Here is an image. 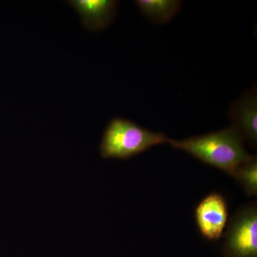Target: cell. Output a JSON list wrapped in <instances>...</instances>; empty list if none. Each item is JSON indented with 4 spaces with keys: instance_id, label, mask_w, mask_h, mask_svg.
Returning a JSON list of instances; mask_svg holds the SVG:
<instances>
[{
    "instance_id": "6da1fadb",
    "label": "cell",
    "mask_w": 257,
    "mask_h": 257,
    "mask_svg": "<svg viewBox=\"0 0 257 257\" xmlns=\"http://www.w3.org/2000/svg\"><path fill=\"white\" fill-rule=\"evenodd\" d=\"M243 139L233 126L185 140L169 139L167 143L208 165L234 176L238 168L253 158L243 145Z\"/></svg>"
},
{
    "instance_id": "7a4b0ae2",
    "label": "cell",
    "mask_w": 257,
    "mask_h": 257,
    "mask_svg": "<svg viewBox=\"0 0 257 257\" xmlns=\"http://www.w3.org/2000/svg\"><path fill=\"white\" fill-rule=\"evenodd\" d=\"M167 140L164 134L150 131L130 119L114 117L103 134L99 153L103 159L127 160Z\"/></svg>"
},
{
    "instance_id": "3957f363",
    "label": "cell",
    "mask_w": 257,
    "mask_h": 257,
    "mask_svg": "<svg viewBox=\"0 0 257 257\" xmlns=\"http://www.w3.org/2000/svg\"><path fill=\"white\" fill-rule=\"evenodd\" d=\"M224 252L226 257H257V211L244 208L230 225Z\"/></svg>"
},
{
    "instance_id": "277c9868",
    "label": "cell",
    "mask_w": 257,
    "mask_h": 257,
    "mask_svg": "<svg viewBox=\"0 0 257 257\" xmlns=\"http://www.w3.org/2000/svg\"><path fill=\"white\" fill-rule=\"evenodd\" d=\"M227 207L224 198L211 194L199 203L196 219L203 236L209 240L219 239L227 220Z\"/></svg>"
},
{
    "instance_id": "5b68a950",
    "label": "cell",
    "mask_w": 257,
    "mask_h": 257,
    "mask_svg": "<svg viewBox=\"0 0 257 257\" xmlns=\"http://www.w3.org/2000/svg\"><path fill=\"white\" fill-rule=\"evenodd\" d=\"M67 3L78 13L84 28L90 32H100L110 26L114 22L119 2L70 0Z\"/></svg>"
},
{
    "instance_id": "8992f818",
    "label": "cell",
    "mask_w": 257,
    "mask_h": 257,
    "mask_svg": "<svg viewBox=\"0 0 257 257\" xmlns=\"http://www.w3.org/2000/svg\"><path fill=\"white\" fill-rule=\"evenodd\" d=\"M256 87L243 93L232 103L229 116L233 127L252 145L257 142V95Z\"/></svg>"
},
{
    "instance_id": "52a82bcc",
    "label": "cell",
    "mask_w": 257,
    "mask_h": 257,
    "mask_svg": "<svg viewBox=\"0 0 257 257\" xmlns=\"http://www.w3.org/2000/svg\"><path fill=\"white\" fill-rule=\"evenodd\" d=\"M140 12L155 24L168 23L180 11L182 3L177 0H137Z\"/></svg>"
},
{
    "instance_id": "ba28073f",
    "label": "cell",
    "mask_w": 257,
    "mask_h": 257,
    "mask_svg": "<svg viewBox=\"0 0 257 257\" xmlns=\"http://www.w3.org/2000/svg\"><path fill=\"white\" fill-rule=\"evenodd\" d=\"M234 177H236L248 195L256 194L257 192V160L256 157L240 166Z\"/></svg>"
}]
</instances>
